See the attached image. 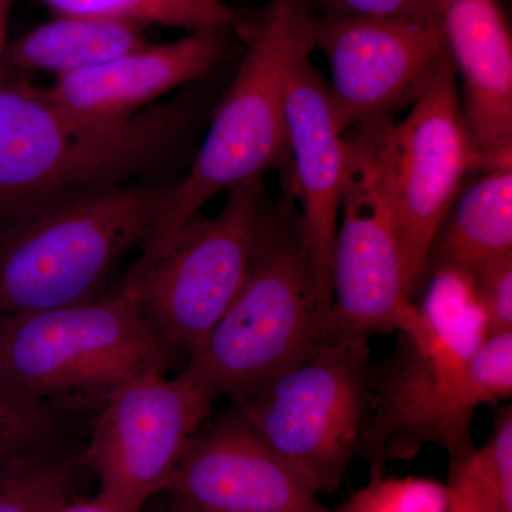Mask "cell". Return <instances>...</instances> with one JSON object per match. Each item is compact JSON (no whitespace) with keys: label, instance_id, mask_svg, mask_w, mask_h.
<instances>
[{"label":"cell","instance_id":"1","mask_svg":"<svg viewBox=\"0 0 512 512\" xmlns=\"http://www.w3.org/2000/svg\"><path fill=\"white\" fill-rule=\"evenodd\" d=\"M201 104L177 97L117 126H90L2 67L0 227L77 195L148 180L184 143Z\"/></svg>","mask_w":512,"mask_h":512},{"label":"cell","instance_id":"2","mask_svg":"<svg viewBox=\"0 0 512 512\" xmlns=\"http://www.w3.org/2000/svg\"><path fill=\"white\" fill-rule=\"evenodd\" d=\"M392 355L372 372V399L357 456L370 478L392 461L410 460L424 446L450 460L476 448L474 414L512 396V332L464 343L451 325L416 308L396 330Z\"/></svg>","mask_w":512,"mask_h":512},{"label":"cell","instance_id":"3","mask_svg":"<svg viewBox=\"0 0 512 512\" xmlns=\"http://www.w3.org/2000/svg\"><path fill=\"white\" fill-rule=\"evenodd\" d=\"M318 0H269L238 32L244 57L183 180L171 184L136 265L153 264L202 207L235 185L289 167L285 90L293 64L312 55Z\"/></svg>","mask_w":512,"mask_h":512},{"label":"cell","instance_id":"4","mask_svg":"<svg viewBox=\"0 0 512 512\" xmlns=\"http://www.w3.org/2000/svg\"><path fill=\"white\" fill-rule=\"evenodd\" d=\"M171 184L140 180L77 195L0 229V316L103 295L153 237Z\"/></svg>","mask_w":512,"mask_h":512},{"label":"cell","instance_id":"5","mask_svg":"<svg viewBox=\"0 0 512 512\" xmlns=\"http://www.w3.org/2000/svg\"><path fill=\"white\" fill-rule=\"evenodd\" d=\"M175 357L144 319L130 271L90 301L0 316V377L63 410L100 407L131 377L168 372Z\"/></svg>","mask_w":512,"mask_h":512},{"label":"cell","instance_id":"6","mask_svg":"<svg viewBox=\"0 0 512 512\" xmlns=\"http://www.w3.org/2000/svg\"><path fill=\"white\" fill-rule=\"evenodd\" d=\"M326 312L295 198L284 185L241 291L185 363L215 400H234L326 339Z\"/></svg>","mask_w":512,"mask_h":512},{"label":"cell","instance_id":"7","mask_svg":"<svg viewBox=\"0 0 512 512\" xmlns=\"http://www.w3.org/2000/svg\"><path fill=\"white\" fill-rule=\"evenodd\" d=\"M394 117L345 133L346 174L332 265L326 339L369 343L417 306L407 284L394 187Z\"/></svg>","mask_w":512,"mask_h":512},{"label":"cell","instance_id":"8","mask_svg":"<svg viewBox=\"0 0 512 512\" xmlns=\"http://www.w3.org/2000/svg\"><path fill=\"white\" fill-rule=\"evenodd\" d=\"M372 372L369 343L325 339L232 403L316 494H332L359 450Z\"/></svg>","mask_w":512,"mask_h":512},{"label":"cell","instance_id":"9","mask_svg":"<svg viewBox=\"0 0 512 512\" xmlns=\"http://www.w3.org/2000/svg\"><path fill=\"white\" fill-rule=\"evenodd\" d=\"M276 212L264 178L235 185L215 217L198 214L138 278V305L158 339L190 359L241 291Z\"/></svg>","mask_w":512,"mask_h":512},{"label":"cell","instance_id":"10","mask_svg":"<svg viewBox=\"0 0 512 512\" xmlns=\"http://www.w3.org/2000/svg\"><path fill=\"white\" fill-rule=\"evenodd\" d=\"M214 402L184 369L175 376L147 370L117 386L99 407L82 451L97 495L121 512L143 511L167 491Z\"/></svg>","mask_w":512,"mask_h":512},{"label":"cell","instance_id":"11","mask_svg":"<svg viewBox=\"0 0 512 512\" xmlns=\"http://www.w3.org/2000/svg\"><path fill=\"white\" fill-rule=\"evenodd\" d=\"M402 123L394 124L393 161L404 269L412 296L429 278L434 235L468 178L485 170L471 141L450 57Z\"/></svg>","mask_w":512,"mask_h":512},{"label":"cell","instance_id":"12","mask_svg":"<svg viewBox=\"0 0 512 512\" xmlns=\"http://www.w3.org/2000/svg\"><path fill=\"white\" fill-rule=\"evenodd\" d=\"M315 47L328 57L330 100L345 133L412 106L448 56L436 10L376 19L318 9Z\"/></svg>","mask_w":512,"mask_h":512},{"label":"cell","instance_id":"13","mask_svg":"<svg viewBox=\"0 0 512 512\" xmlns=\"http://www.w3.org/2000/svg\"><path fill=\"white\" fill-rule=\"evenodd\" d=\"M165 493L200 512L330 510L234 409L192 437Z\"/></svg>","mask_w":512,"mask_h":512},{"label":"cell","instance_id":"14","mask_svg":"<svg viewBox=\"0 0 512 512\" xmlns=\"http://www.w3.org/2000/svg\"><path fill=\"white\" fill-rule=\"evenodd\" d=\"M285 116L289 167L282 173V185L295 198L320 303L328 315L333 251L345 187L346 141L328 82L312 63L311 55L299 59L289 73Z\"/></svg>","mask_w":512,"mask_h":512},{"label":"cell","instance_id":"15","mask_svg":"<svg viewBox=\"0 0 512 512\" xmlns=\"http://www.w3.org/2000/svg\"><path fill=\"white\" fill-rule=\"evenodd\" d=\"M232 30H195L171 42L146 43L116 59L56 77L46 96L82 123L117 126L178 87L205 79L237 50Z\"/></svg>","mask_w":512,"mask_h":512},{"label":"cell","instance_id":"16","mask_svg":"<svg viewBox=\"0 0 512 512\" xmlns=\"http://www.w3.org/2000/svg\"><path fill=\"white\" fill-rule=\"evenodd\" d=\"M460 104L485 168L512 164V36L500 0H436Z\"/></svg>","mask_w":512,"mask_h":512},{"label":"cell","instance_id":"17","mask_svg":"<svg viewBox=\"0 0 512 512\" xmlns=\"http://www.w3.org/2000/svg\"><path fill=\"white\" fill-rule=\"evenodd\" d=\"M512 255V164L468 178L434 235L429 276H451L468 286L485 268Z\"/></svg>","mask_w":512,"mask_h":512},{"label":"cell","instance_id":"18","mask_svg":"<svg viewBox=\"0 0 512 512\" xmlns=\"http://www.w3.org/2000/svg\"><path fill=\"white\" fill-rule=\"evenodd\" d=\"M146 43L144 26L89 16L57 15L6 45L0 66L62 77L109 62Z\"/></svg>","mask_w":512,"mask_h":512},{"label":"cell","instance_id":"19","mask_svg":"<svg viewBox=\"0 0 512 512\" xmlns=\"http://www.w3.org/2000/svg\"><path fill=\"white\" fill-rule=\"evenodd\" d=\"M90 471L82 451L64 447L0 461V512H55L80 497Z\"/></svg>","mask_w":512,"mask_h":512},{"label":"cell","instance_id":"20","mask_svg":"<svg viewBox=\"0 0 512 512\" xmlns=\"http://www.w3.org/2000/svg\"><path fill=\"white\" fill-rule=\"evenodd\" d=\"M56 15L89 16L147 26L160 25L188 32L221 29L239 32L256 12L225 0H40Z\"/></svg>","mask_w":512,"mask_h":512},{"label":"cell","instance_id":"21","mask_svg":"<svg viewBox=\"0 0 512 512\" xmlns=\"http://www.w3.org/2000/svg\"><path fill=\"white\" fill-rule=\"evenodd\" d=\"M447 512H512V409L498 413L484 447L448 464Z\"/></svg>","mask_w":512,"mask_h":512},{"label":"cell","instance_id":"22","mask_svg":"<svg viewBox=\"0 0 512 512\" xmlns=\"http://www.w3.org/2000/svg\"><path fill=\"white\" fill-rule=\"evenodd\" d=\"M64 412L25 396L0 377V461L63 447Z\"/></svg>","mask_w":512,"mask_h":512},{"label":"cell","instance_id":"23","mask_svg":"<svg viewBox=\"0 0 512 512\" xmlns=\"http://www.w3.org/2000/svg\"><path fill=\"white\" fill-rule=\"evenodd\" d=\"M446 485L423 477H375L329 512H447Z\"/></svg>","mask_w":512,"mask_h":512},{"label":"cell","instance_id":"24","mask_svg":"<svg viewBox=\"0 0 512 512\" xmlns=\"http://www.w3.org/2000/svg\"><path fill=\"white\" fill-rule=\"evenodd\" d=\"M484 325V338L512 332V255L485 268L471 282Z\"/></svg>","mask_w":512,"mask_h":512},{"label":"cell","instance_id":"25","mask_svg":"<svg viewBox=\"0 0 512 512\" xmlns=\"http://www.w3.org/2000/svg\"><path fill=\"white\" fill-rule=\"evenodd\" d=\"M318 9L357 18H419L434 13L436 0H319Z\"/></svg>","mask_w":512,"mask_h":512},{"label":"cell","instance_id":"26","mask_svg":"<svg viewBox=\"0 0 512 512\" xmlns=\"http://www.w3.org/2000/svg\"><path fill=\"white\" fill-rule=\"evenodd\" d=\"M55 512H121L117 510L116 507H113L110 503H107L106 500L99 497V495H94L92 498L76 497L73 500L67 501L66 504H63L62 507L57 508Z\"/></svg>","mask_w":512,"mask_h":512},{"label":"cell","instance_id":"27","mask_svg":"<svg viewBox=\"0 0 512 512\" xmlns=\"http://www.w3.org/2000/svg\"><path fill=\"white\" fill-rule=\"evenodd\" d=\"M12 5L13 0H0V63H2L3 52L6 49V32H8L9 15Z\"/></svg>","mask_w":512,"mask_h":512},{"label":"cell","instance_id":"28","mask_svg":"<svg viewBox=\"0 0 512 512\" xmlns=\"http://www.w3.org/2000/svg\"><path fill=\"white\" fill-rule=\"evenodd\" d=\"M168 512H200V511L192 510V508H190V507H185V505L174 503V501H173V507H171V510Z\"/></svg>","mask_w":512,"mask_h":512},{"label":"cell","instance_id":"29","mask_svg":"<svg viewBox=\"0 0 512 512\" xmlns=\"http://www.w3.org/2000/svg\"><path fill=\"white\" fill-rule=\"evenodd\" d=\"M0 72H2V67H0Z\"/></svg>","mask_w":512,"mask_h":512}]
</instances>
